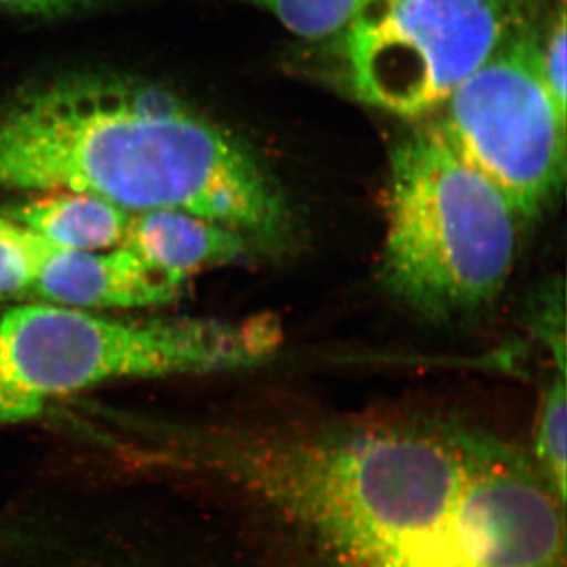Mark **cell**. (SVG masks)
<instances>
[{
    "instance_id": "obj_1",
    "label": "cell",
    "mask_w": 567,
    "mask_h": 567,
    "mask_svg": "<svg viewBox=\"0 0 567 567\" xmlns=\"http://www.w3.org/2000/svg\"><path fill=\"white\" fill-rule=\"evenodd\" d=\"M0 189L192 213L265 252L295 233L282 189L244 142L175 93L128 78H63L0 107Z\"/></svg>"
},
{
    "instance_id": "obj_2",
    "label": "cell",
    "mask_w": 567,
    "mask_h": 567,
    "mask_svg": "<svg viewBox=\"0 0 567 567\" xmlns=\"http://www.w3.org/2000/svg\"><path fill=\"white\" fill-rule=\"evenodd\" d=\"M472 435L405 421L235 429L199 436L189 454L336 567H451Z\"/></svg>"
},
{
    "instance_id": "obj_3",
    "label": "cell",
    "mask_w": 567,
    "mask_h": 567,
    "mask_svg": "<svg viewBox=\"0 0 567 567\" xmlns=\"http://www.w3.org/2000/svg\"><path fill=\"white\" fill-rule=\"evenodd\" d=\"M385 203L379 275L401 303L451 322L502 295L516 264L520 219L431 123L395 145Z\"/></svg>"
},
{
    "instance_id": "obj_4",
    "label": "cell",
    "mask_w": 567,
    "mask_h": 567,
    "mask_svg": "<svg viewBox=\"0 0 567 567\" xmlns=\"http://www.w3.org/2000/svg\"><path fill=\"white\" fill-rule=\"evenodd\" d=\"M278 339L265 317L130 322L69 306H18L0 317V425L32 420L58 399L115 380L260 363Z\"/></svg>"
},
{
    "instance_id": "obj_5",
    "label": "cell",
    "mask_w": 567,
    "mask_h": 567,
    "mask_svg": "<svg viewBox=\"0 0 567 567\" xmlns=\"http://www.w3.org/2000/svg\"><path fill=\"white\" fill-rule=\"evenodd\" d=\"M525 22L518 0H369L331 40L353 99L421 118Z\"/></svg>"
},
{
    "instance_id": "obj_6",
    "label": "cell",
    "mask_w": 567,
    "mask_h": 567,
    "mask_svg": "<svg viewBox=\"0 0 567 567\" xmlns=\"http://www.w3.org/2000/svg\"><path fill=\"white\" fill-rule=\"evenodd\" d=\"M537 40L525 22L431 122L462 162L505 194L522 224L554 205L566 177V114L540 73Z\"/></svg>"
},
{
    "instance_id": "obj_7",
    "label": "cell",
    "mask_w": 567,
    "mask_h": 567,
    "mask_svg": "<svg viewBox=\"0 0 567 567\" xmlns=\"http://www.w3.org/2000/svg\"><path fill=\"white\" fill-rule=\"evenodd\" d=\"M565 516L532 457L473 431L453 567H566Z\"/></svg>"
},
{
    "instance_id": "obj_8",
    "label": "cell",
    "mask_w": 567,
    "mask_h": 567,
    "mask_svg": "<svg viewBox=\"0 0 567 567\" xmlns=\"http://www.w3.org/2000/svg\"><path fill=\"white\" fill-rule=\"evenodd\" d=\"M183 286L123 246L80 251L47 241L29 298L78 309L151 308L174 301Z\"/></svg>"
},
{
    "instance_id": "obj_9",
    "label": "cell",
    "mask_w": 567,
    "mask_h": 567,
    "mask_svg": "<svg viewBox=\"0 0 567 567\" xmlns=\"http://www.w3.org/2000/svg\"><path fill=\"white\" fill-rule=\"evenodd\" d=\"M121 246L185 282L199 271L238 262L256 251L244 235L178 210L132 213Z\"/></svg>"
},
{
    "instance_id": "obj_10",
    "label": "cell",
    "mask_w": 567,
    "mask_h": 567,
    "mask_svg": "<svg viewBox=\"0 0 567 567\" xmlns=\"http://www.w3.org/2000/svg\"><path fill=\"white\" fill-rule=\"evenodd\" d=\"M3 215L51 244L80 251H106L125 240L132 213L82 193H44Z\"/></svg>"
},
{
    "instance_id": "obj_11",
    "label": "cell",
    "mask_w": 567,
    "mask_h": 567,
    "mask_svg": "<svg viewBox=\"0 0 567 567\" xmlns=\"http://www.w3.org/2000/svg\"><path fill=\"white\" fill-rule=\"evenodd\" d=\"M566 374L559 372L544 390L537 409L533 456L537 472L566 503L567 470Z\"/></svg>"
},
{
    "instance_id": "obj_12",
    "label": "cell",
    "mask_w": 567,
    "mask_h": 567,
    "mask_svg": "<svg viewBox=\"0 0 567 567\" xmlns=\"http://www.w3.org/2000/svg\"><path fill=\"white\" fill-rule=\"evenodd\" d=\"M270 13L293 35L331 40L363 10L369 0H237Z\"/></svg>"
},
{
    "instance_id": "obj_13",
    "label": "cell",
    "mask_w": 567,
    "mask_h": 567,
    "mask_svg": "<svg viewBox=\"0 0 567 567\" xmlns=\"http://www.w3.org/2000/svg\"><path fill=\"white\" fill-rule=\"evenodd\" d=\"M47 240L0 215V298H29Z\"/></svg>"
},
{
    "instance_id": "obj_14",
    "label": "cell",
    "mask_w": 567,
    "mask_h": 567,
    "mask_svg": "<svg viewBox=\"0 0 567 567\" xmlns=\"http://www.w3.org/2000/svg\"><path fill=\"white\" fill-rule=\"evenodd\" d=\"M566 28V7L563 2L555 17L551 18L544 39L537 40L540 73H543L551 99L558 110L565 114L567 112Z\"/></svg>"
},
{
    "instance_id": "obj_15",
    "label": "cell",
    "mask_w": 567,
    "mask_h": 567,
    "mask_svg": "<svg viewBox=\"0 0 567 567\" xmlns=\"http://www.w3.org/2000/svg\"><path fill=\"white\" fill-rule=\"evenodd\" d=\"M537 316L536 330L539 331L543 341H546L550 347L551 353L555 357L559 372L566 374V336L565 328H557V323H565V297H563V289H555L548 287L540 295L537 301Z\"/></svg>"
},
{
    "instance_id": "obj_16",
    "label": "cell",
    "mask_w": 567,
    "mask_h": 567,
    "mask_svg": "<svg viewBox=\"0 0 567 567\" xmlns=\"http://www.w3.org/2000/svg\"><path fill=\"white\" fill-rule=\"evenodd\" d=\"M104 0H0V10L25 17H65L93 9Z\"/></svg>"
}]
</instances>
